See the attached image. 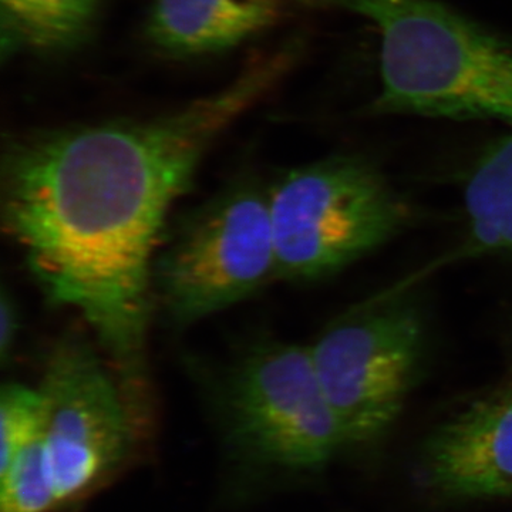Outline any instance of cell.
Returning a JSON list of instances; mask_svg holds the SVG:
<instances>
[{
  "label": "cell",
  "instance_id": "7a4b0ae2",
  "mask_svg": "<svg viewBox=\"0 0 512 512\" xmlns=\"http://www.w3.org/2000/svg\"><path fill=\"white\" fill-rule=\"evenodd\" d=\"M348 10L380 33L376 114L512 123V45L434 0H301Z\"/></svg>",
  "mask_w": 512,
  "mask_h": 512
},
{
  "label": "cell",
  "instance_id": "5b68a950",
  "mask_svg": "<svg viewBox=\"0 0 512 512\" xmlns=\"http://www.w3.org/2000/svg\"><path fill=\"white\" fill-rule=\"evenodd\" d=\"M278 278L312 282L382 247L409 220L375 165L336 156L293 168L268 187Z\"/></svg>",
  "mask_w": 512,
  "mask_h": 512
},
{
  "label": "cell",
  "instance_id": "6da1fadb",
  "mask_svg": "<svg viewBox=\"0 0 512 512\" xmlns=\"http://www.w3.org/2000/svg\"><path fill=\"white\" fill-rule=\"evenodd\" d=\"M293 60L289 46L258 53L217 92L157 116L3 138V232L47 301L79 313L141 409L153 266L171 210L218 138L274 92Z\"/></svg>",
  "mask_w": 512,
  "mask_h": 512
},
{
  "label": "cell",
  "instance_id": "9c48e42d",
  "mask_svg": "<svg viewBox=\"0 0 512 512\" xmlns=\"http://www.w3.org/2000/svg\"><path fill=\"white\" fill-rule=\"evenodd\" d=\"M285 8L286 0H154L147 36L168 55H211L272 28Z\"/></svg>",
  "mask_w": 512,
  "mask_h": 512
},
{
  "label": "cell",
  "instance_id": "8fae6325",
  "mask_svg": "<svg viewBox=\"0 0 512 512\" xmlns=\"http://www.w3.org/2000/svg\"><path fill=\"white\" fill-rule=\"evenodd\" d=\"M101 0H0L3 50L67 52L92 33Z\"/></svg>",
  "mask_w": 512,
  "mask_h": 512
},
{
  "label": "cell",
  "instance_id": "5bb4252c",
  "mask_svg": "<svg viewBox=\"0 0 512 512\" xmlns=\"http://www.w3.org/2000/svg\"><path fill=\"white\" fill-rule=\"evenodd\" d=\"M20 333L19 308L15 298L3 286L0 296V359L3 365L12 359Z\"/></svg>",
  "mask_w": 512,
  "mask_h": 512
},
{
  "label": "cell",
  "instance_id": "30bf717a",
  "mask_svg": "<svg viewBox=\"0 0 512 512\" xmlns=\"http://www.w3.org/2000/svg\"><path fill=\"white\" fill-rule=\"evenodd\" d=\"M467 234L451 259L512 255V134L481 154L466 180Z\"/></svg>",
  "mask_w": 512,
  "mask_h": 512
},
{
  "label": "cell",
  "instance_id": "8992f818",
  "mask_svg": "<svg viewBox=\"0 0 512 512\" xmlns=\"http://www.w3.org/2000/svg\"><path fill=\"white\" fill-rule=\"evenodd\" d=\"M39 387L47 410V476L60 507L79 503L126 464L147 414L97 343L80 332L63 333L50 345Z\"/></svg>",
  "mask_w": 512,
  "mask_h": 512
},
{
  "label": "cell",
  "instance_id": "3957f363",
  "mask_svg": "<svg viewBox=\"0 0 512 512\" xmlns=\"http://www.w3.org/2000/svg\"><path fill=\"white\" fill-rule=\"evenodd\" d=\"M278 279L268 187L241 175L168 225L153 266L154 306L187 328Z\"/></svg>",
  "mask_w": 512,
  "mask_h": 512
},
{
  "label": "cell",
  "instance_id": "ba28073f",
  "mask_svg": "<svg viewBox=\"0 0 512 512\" xmlns=\"http://www.w3.org/2000/svg\"><path fill=\"white\" fill-rule=\"evenodd\" d=\"M426 476L450 497L512 498V384L480 397L436 431Z\"/></svg>",
  "mask_w": 512,
  "mask_h": 512
},
{
  "label": "cell",
  "instance_id": "7c38bea8",
  "mask_svg": "<svg viewBox=\"0 0 512 512\" xmlns=\"http://www.w3.org/2000/svg\"><path fill=\"white\" fill-rule=\"evenodd\" d=\"M46 412V399L39 386L12 382L2 387L0 468L8 466L25 448L42 439Z\"/></svg>",
  "mask_w": 512,
  "mask_h": 512
},
{
  "label": "cell",
  "instance_id": "277c9868",
  "mask_svg": "<svg viewBox=\"0 0 512 512\" xmlns=\"http://www.w3.org/2000/svg\"><path fill=\"white\" fill-rule=\"evenodd\" d=\"M211 392L229 450L256 471L319 470L345 446L309 346L251 340L215 373Z\"/></svg>",
  "mask_w": 512,
  "mask_h": 512
},
{
  "label": "cell",
  "instance_id": "52a82bcc",
  "mask_svg": "<svg viewBox=\"0 0 512 512\" xmlns=\"http://www.w3.org/2000/svg\"><path fill=\"white\" fill-rule=\"evenodd\" d=\"M423 343L419 309L382 298L346 313L309 346L345 446L372 443L392 427L419 369Z\"/></svg>",
  "mask_w": 512,
  "mask_h": 512
},
{
  "label": "cell",
  "instance_id": "4fadbf2b",
  "mask_svg": "<svg viewBox=\"0 0 512 512\" xmlns=\"http://www.w3.org/2000/svg\"><path fill=\"white\" fill-rule=\"evenodd\" d=\"M0 512H55L60 508L43 460L42 439L0 468Z\"/></svg>",
  "mask_w": 512,
  "mask_h": 512
}]
</instances>
